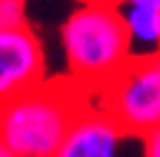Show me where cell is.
Returning <instances> with one entry per match:
<instances>
[{
    "label": "cell",
    "mask_w": 160,
    "mask_h": 157,
    "mask_svg": "<svg viewBox=\"0 0 160 157\" xmlns=\"http://www.w3.org/2000/svg\"><path fill=\"white\" fill-rule=\"evenodd\" d=\"M89 91L76 81H41L0 104V142L18 157H53L76 117L89 107Z\"/></svg>",
    "instance_id": "obj_1"
},
{
    "label": "cell",
    "mask_w": 160,
    "mask_h": 157,
    "mask_svg": "<svg viewBox=\"0 0 160 157\" xmlns=\"http://www.w3.org/2000/svg\"><path fill=\"white\" fill-rule=\"evenodd\" d=\"M69 78L89 94L104 89L132 61L130 36L119 8L79 5L61 26Z\"/></svg>",
    "instance_id": "obj_2"
},
{
    "label": "cell",
    "mask_w": 160,
    "mask_h": 157,
    "mask_svg": "<svg viewBox=\"0 0 160 157\" xmlns=\"http://www.w3.org/2000/svg\"><path fill=\"white\" fill-rule=\"evenodd\" d=\"M92 96H99V109L107 112L122 132L145 137L160 127V53L132 58Z\"/></svg>",
    "instance_id": "obj_3"
},
{
    "label": "cell",
    "mask_w": 160,
    "mask_h": 157,
    "mask_svg": "<svg viewBox=\"0 0 160 157\" xmlns=\"http://www.w3.org/2000/svg\"><path fill=\"white\" fill-rule=\"evenodd\" d=\"M43 71V46L28 26L0 28V104L41 84Z\"/></svg>",
    "instance_id": "obj_4"
},
{
    "label": "cell",
    "mask_w": 160,
    "mask_h": 157,
    "mask_svg": "<svg viewBox=\"0 0 160 157\" xmlns=\"http://www.w3.org/2000/svg\"><path fill=\"white\" fill-rule=\"evenodd\" d=\"M127 137L132 134L119 129V124L107 112L89 104L76 117L74 127L53 157H119Z\"/></svg>",
    "instance_id": "obj_5"
},
{
    "label": "cell",
    "mask_w": 160,
    "mask_h": 157,
    "mask_svg": "<svg viewBox=\"0 0 160 157\" xmlns=\"http://www.w3.org/2000/svg\"><path fill=\"white\" fill-rule=\"evenodd\" d=\"M119 13H122V21L130 36L132 58L158 56L160 53V10L148 8V5L122 3Z\"/></svg>",
    "instance_id": "obj_6"
},
{
    "label": "cell",
    "mask_w": 160,
    "mask_h": 157,
    "mask_svg": "<svg viewBox=\"0 0 160 157\" xmlns=\"http://www.w3.org/2000/svg\"><path fill=\"white\" fill-rule=\"evenodd\" d=\"M26 23V0H0V28H21Z\"/></svg>",
    "instance_id": "obj_7"
},
{
    "label": "cell",
    "mask_w": 160,
    "mask_h": 157,
    "mask_svg": "<svg viewBox=\"0 0 160 157\" xmlns=\"http://www.w3.org/2000/svg\"><path fill=\"white\" fill-rule=\"evenodd\" d=\"M142 157H160V127L142 137Z\"/></svg>",
    "instance_id": "obj_8"
},
{
    "label": "cell",
    "mask_w": 160,
    "mask_h": 157,
    "mask_svg": "<svg viewBox=\"0 0 160 157\" xmlns=\"http://www.w3.org/2000/svg\"><path fill=\"white\" fill-rule=\"evenodd\" d=\"M82 5H107V8H119L125 0H79Z\"/></svg>",
    "instance_id": "obj_9"
},
{
    "label": "cell",
    "mask_w": 160,
    "mask_h": 157,
    "mask_svg": "<svg viewBox=\"0 0 160 157\" xmlns=\"http://www.w3.org/2000/svg\"><path fill=\"white\" fill-rule=\"evenodd\" d=\"M125 3H132V5H148V8H158V10H160V0H125Z\"/></svg>",
    "instance_id": "obj_10"
},
{
    "label": "cell",
    "mask_w": 160,
    "mask_h": 157,
    "mask_svg": "<svg viewBox=\"0 0 160 157\" xmlns=\"http://www.w3.org/2000/svg\"><path fill=\"white\" fill-rule=\"evenodd\" d=\"M0 157H18V155H15V152H13L5 142H0Z\"/></svg>",
    "instance_id": "obj_11"
}]
</instances>
